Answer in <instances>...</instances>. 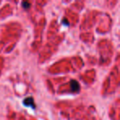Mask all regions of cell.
<instances>
[{
	"mask_svg": "<svg viewBox=\"0 0 120 120\" xmlns=\"http://www.w3.org/2000/svg\"><path fill=\"white\" fill-rule=\"evenodd\" d=\"M70 87H71V90H72V92H76V93H77V92L80 90V85H79L78 82L75 80L71 81Z\"/></svg>",
	"mask_w": 120,
	"mask_h": 120,
	"instance_id": "6da1fadb",
	"label": "cell"
},
{
	"mask_svg": "<svg viewBox=\"0 0 120 120\" xmlns=\"http://www.w3.org/2000/svg\"><path fill=\"white\" fill-rule=\"evenodd\" d=\"M23 104L25 106H28V107H31L32 109H35V102H34L33 98L31 97H29V98H26L23 101Z\"/></svg>",
	"mask_w": 120,
	"mask_h": 120,
	"instance_id": "7a4b0ae2",
	"label": "cell"
},
{
	"mask_svg": "<svg viewBox=\"0 0 120 120\" xmlns=\"http://www.w3.org/2000/svg\"><path fill=\"white\" fill-rule=\"evenodd\" d=\"M30 3H28V2H22V7H23L24 8H26V9L29 8H30Z\"/></svg>",
	"mask_w": 120,
	"mask_h": 120,
	"instance_id": "3957f363",
	"label": "cell"
}]
</instances>
